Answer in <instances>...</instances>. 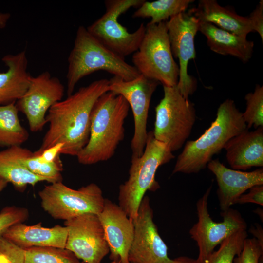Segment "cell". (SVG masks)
Instances as JSON below:
<instances>
[{
  "label": "cell",
  "instance_id": "f546056e",
  "mask_svg": "<svg viewBox=\"0 0 263 263\" xmlns=\"http://www.w3.org/2000/svg\"><path fill=\"white\" fill-rule=\"evenodd\" d=\"M28 216V210L24 207L11 206L2 209L0 212V238L9 227L23 223Z\"/></svg>",
  "mask_w": 263,
  "mask_h": 263
},
{
  "label": "cell",
  "instance_id": "836d02e7",
  "mask_svg": "<svg viewBox=\"0 0 263 263\" xmlns=\"http://www.w3.org/2000/svg\"><path fill=\"white\" fill-rule=\"evenodd\" d=\"M253 31L258 32L263 43V1H260L254 10L248 17Z\"/></svg>",
  "mask_w": 263,
  "mask_h": 263
},
{
  "label": "cell",
  "instance_id": "d6a6232c",
  "mask_svg": "<svg viewBox=\"0 0 263 263\" xmlns=\"http://www.w3.org/2000/svg\"><path fill=\"white\" fill-rule=\"evenodd\" d=\"M246 194L241 195L236 204L254 203L263 206V185L254 186L249 189Z\"/></svg>",
  "mask_w": 263,
  "mask_h": 263
},
{
  "label": "cell",
  "instance_id": "8d00e7d4",
  "mask_svg": "<svg viewBox=\"0 0 263 263\" xmlns=\"http://www.w3.org/2000/svg\"><path fill=\"white\" fill-rule=\"evenodd\" d=\"M10 17L11 15L9 13L0 12V29L6 27Z\"/></svg>",
  "mask_w": 263,
  "mask_h": 263
},
{
  "label": "cell",
  "instance_id": "5bb4252c",
  "mask_svg": "<svg viewBox=\"0 0 263 263\" xmlns=\"http://www.w3.org/2000/svg\"><path fill=\"white\" fill-rule=\"evenodd\" d=\"M133 224L134 236L128 254L130 263H174L153 221L148 196L142 200Z\"/></svg>",
  "mask_w": 263,
  "mask_h": 263
},
{
  "label": "cell",
  "instance_id": "44dd1931",
  "mask_svg": "<svg viewBox=\"0 0 263 263\" xmlns=\"http://www.w3.org/2000/svg\"><path fill=\"white\" fill-rule=\"evenodd\" d=\"M189 12L200 21L212 23L240 36L246 37L253 31L248 17L240 16L233 10L221 6L215 0H200L197 7Z\"/></svg>",
  "mask_w": 263,
  "mask_h": 263
},
{
  "label": "cell",
  "instance_id": "83f0119b",
  "mask_svg": "<svg viewBox=\"0 0 263 263\" xmlns=\"http://www.w3.org/2000/svg\"><path fill=\"white\" fill-rule=\"evenodd\" d=\"M246 238V230L232 234L220 244L218 250L214 251L205 263H233L234 258L241 252Z\"/></svg>",
  "mask_w": 263,
  "mask_h": 263
},
{
  "label": "cell",
  "instance_id": "2e32d148",
  "mask_svg": "<svg viewBox=\"0 0 263 263\" xmlns=\"http://www.w3.org/2000/svg\"><path fill=\"white\" fill-rule=\"evenodd\" d=\"M108 244L111 261L130 263L129 250L134 236L133 221L117 204L106 199L98 215Z\"/></svg>",
  "mask_w": 263,
  "mask_h": 263
},
{
  "label": "cell",
  "instance_id": "8fae6325",
  "mask_svg": "<svg viewBox=\"0 0 263 263\" xmlns=\"http://www.w3.org/2000/svg\"><path fill=\"white\" fill-rule=\"evenodd\" d=\"M109 81V91L121 95L132 108L134 124V134L131 143L132 158L139 157L142 155L145 148L151 98L159 82L141 75L129 81L116 76Z\"/></svg>",
  "mask_w": 263,
  "mask_h": 263
},
{
  "label": "cell",
  "instance_id": "30bf717a",
  "mask_svg": "<svg viewBox=\"0 0 263 263\" xmlns=\"http://www.w3.org/2000/svg\"><path fill=\"white\" fill-rule=\"evenodd\" d=\"M210 186L196 203L198 221L189 230L191 238L197 243L199 253L196 260L205 263L214 248L232 234L246 230L247 224L241 213L230 208L221 212L223 221L212 220L207 208L208 199L211 190Z\"/></svg>",
  "mask_w": 263,
  "mask_h": 263
},
{
  "label": "cell",
  "instance_id": "d4e9b609",
  "mask_svg": "<svg viewBox=\"0 0 263 263\" xmlns=\"http://www.w3.org/2000/svg\"><path fill=\"white\" fill-rule=\"evenodd\" d=\"M194 1L192 0H158L151 2L145 0L134 12L132 17L150 18L151 19L148 24H158L185 12L189 4Z\"/></svg>",
  "mask_w": 263,
  "mask_h": 263
},
{
  "label": "cell",
  "instance_id": "6da1fadb",
  "mask_svg": "<svg viewBox=\"0 0 263 263\" xmlns=\"http://www.w3.org/2000/svg\"><path fill=\"white\" fill-rule=\"evenodd\" d=\"M109 84L106 79L95 80L52 106L46 116L49 129L34 154L38 155L56 144L63 143L61 154L76 156L89 141L94 105L109 91Z\"/></svg>",
  "mask_w": 263,
  "mask_h": 263
},
{
  "label": "cell",
  "instance_id": "ffe728a7",
  "mask_svg": "<svg viewBox=\"0 0 263 263\" xmlns=\"http://www.w3.org/2000/svg\"><path fill=\"white\" fill-rule=\"evenodd\" d=\"M1 60L7 70L0 73V106L16 103L26 92L32 77L25 51L6 55Z\"/></svg>",
  "mask_w": 263,
  "mask_h": 263
},
{
  "label": "cell",
  "instance_id": "3957f363",
  "mask_svg": "<svg viewBox=\"0 0 263 263\" xmlns=\"http://www.w3.org/2000/svg\"><path fill=\"white\" fill-rule=\"evenodd\" d=\"M246 129L242 113L234 101L225 100L219 106L215 120L204 133L197 139L186 142L172 174L199 172L206 168L213 156L219 153L231 138Z\"/></svg>",
  "mask_w": 263,
  "mask_h": 263
},
{
  "label": "cell",
  "instance_id": "7a4b0ae2",
  "mask_svg": "<svg viewBox=\"0 0 263 263\" xmlns=\"http://www.w3.org/2000/svg\"><path fill=\"white\" fill-rule=\"evenodd\" d=\"M129 109L126 100L112 91L97 99L92 111L89 141L76 156L80 164H94L114 155L124 138V123Z\"/></svg>",
  "mask_w": 263,
  "mask_h": 263
},
{
  "label": "cell",
  "instance_id": "1f68e13d",
  "mask_svg": "<svg viewBox=\"0 0 263 263\" xmlns=\"http://www.w3.org/2000/svg\"><path fill=\"white\" fill-rule=\"evenodd\" d=\"M0 263H25V249L1 237Z\"/></svg>",
  "mask_w": 263,
  "mask_h": 263
},
{
  "label": "cell",
  "instance_id": "603a6c76",
  "mask_svg": "<svg viewBox=\"0 0 263 263\" xmlns=\"http://www.w3.org/2000/svg\"><path fill=\"white\" fill-rule=\"evenodd\" d=\"M19 146L0 151V177L11 183L17 190L21 192L24 191L28 185L34 187L40 182L49 183L48 179L34 174L20 163Z\"/></svg>",
  "mask_w": 263,
  "mask_h": 263
},
{
  "label": "cell",
  "instance_id": "7402d4cb",
  "mask_svg": "<svg viewBox=\"0 0 263 263\" xmlns=\"http://www.w3.org/2000/svg\"><path fill=\"white\" fill-rule=\"evenodd\" d=\"M198 31L206 37L210 50L217 54L235 56L244 63L248 61L252 56L254 42L248 40L246 37L203 21L199 22Z\"/></svg>",
  "mask_w": 263,
  "mask_h": 263
},
{
  "label": "cell",
  "instance_id": "4dcf8cb0",
  "mask_svg": "<svg viewBox=\"0 0 263 263\" xmlns=\"http://www.w3.org/2000/svg\"><path fill=\"white\" fill-rule=\"evenodd\" d=\"M263 253V245L254 237L246 238L241 252L234 258L233 263H260Z\"/></svg>",
  "mask_w": 263,
  "mask_h": 263
},
{
  "label": "cell",
  "instance_id": "9c48e42d",
  "mask_svg": "<svg viewBox=\"0 0 263 263\" xmlns=\"http://www.w3.org/2000/svg\"><path fill=\"white\" fill-rule=\"evenodd\" d=\"M144 0H107L105 13L87 29L100 43L116 55L125 58L139 48L146 31L141 23L130 33L118 21V17L132 7H139Z\"/></svg>",
  "mask_w": 263,
  "mask_h": 263
},
{
  "label": "cell",
  "instance_id": "74e56055",
  "mask_svg": "<svg viewBox=\"0 0 263 263\" xmlns=\"http://www.w3.org/2000/svg\"><path fill=\"white\" fill-rule=\"evenodd\" d=\"M174 263H199L196 259L187 256H181L173 259Z\"/></svg>",
  "mask_w": 263,
  "mask_h": 263
},
{
  "label": "cell",
  "instance_id": "8992f818",
  "mask_svg": "<svg viewBox=\"0 0 263 263\" xmlns=\"http://www.w3.org/2000/svg\"><path fill=\"white\" fill-rule=\"evenodd\" d=\"M132 61L140 75L163 86L177 85L179 68L171 52L166 21L146 25L144 36L132 55Z\"/></svg>",
  "mask_w": 263,
  "mask_h": 263
},
{
  "label": "cell",
  "instance_id": "f35d334b",
  "mask_svg": "<svg viewBox=\"0 0 263 263\" xmlns=\"http://www.w3.org/2000/svg\"><path fill=\"white\" fill-rule=\"evenodd\" d=\"M8 182L0 177V193L7 186Z\"/></svg>",
  "mask_w": 263,
  "mask_h": 263
},
{
  "label": "cell",
  "instance_id": "f1b7e54d",
  "mask_svg": "<svg viewBox=\"0 0 263 263\" xmlns=\"http://www.w3.org/2000/svg\"><path fill=\"white\" fill-rule=\"evenodd\" d=\"M246 107L242 113L247 128L263 127V86L257 84L253 92L245 96Z\"/></svg>",
  "mask_w": 263,
  "mask_h": 263
},
{
  "label": "cell",
  "instance_id": "52a82bcc",
  "mask_svg": "<svg viewBox=\"0 0 263 263\" xmlns=\"http://www.w3.org/2000/svg\"><path fill=\"white\" fill-rule=\"evenodd\" d=\"M164 97L155 107L154 138L171 152L181 149L189 137L196 114L194 104L185 98L176 86H163Z\"/></svg>",
  "mask_w": 263,
  "mask_h": 263
},
{
  "label": "cell",
  "instance_id": "484cf974",
  "mask_svg": "<svg viewBox=\"0 0 263 263\" xmlns=\"http://www.w3.org/2000/svg\"><path fill=\"white\" fill-rule=\"evenodd\" d=\"M18 152L20 163L30 172L47 178L50 184L62 182L63 164L60 156L48 163L42 161L33 152L21 146L18 147Z\"/></svg>",
  "mask_w": 263,
  "mask_h": 263
},
{
  "label": "cell",
  "instance_id": "5b68a950",
  "mask_svg": "<svg viewBox=\"0 0 263 263\" xmlns=\"http://www.w3.org/2000/svg\"><path fill=\"white\" fill-rule=\"evenodd\" d=\"M174 158L172 152L164 143L157 140L153 131L148 132L142 155L132 158L128 180L120 185L118 205L133 221L146 192L160 187L155 180L158 168Z\"/></svg>",
  "mask_w": 263,
  "mask_h": 263
},
{
  "label": "cell",
  "instance_id": "9a60e30c",
  "mask_svg": "<svg viewBox=\"0 0 263 263\" xmlns=\"http://www.w3.org/2000/svg\"><path fill=\"white\" fill-rule=\"evenodd\" d=\"M66 249L85 263H101L110 252L98 215L87 213L65 221Z\"/></svg>",
  "mask_w": 263,
  "mask_h": 263
},
{
  "label": "cell",
  "instance_id": "e0dca14e",
  "mask_svg": "<svg viewBox=\"0 0 263 263\" xmlns=\"http://www.w3.org/2000/svg\"><path fill=\"white\" fill-rule=\"evenodd\" d=\"M215 176L218 188L217 193L220 209L225 211L236 204V200L251 187L263 185V169L245 172L225 167L219 159L211 160L207 165Z\"/></svg>",
  "mask_w": 263,
  "mask_h": 263
},
{
  "label": "cell",
  "instance_id": "ab89813d",
  "mask_svg": "<svg viewBox=\"0 0 263 263\" xmlns=\"http://www.w3.org/2000/svg\"><path fill=\"white\" fill-rule=\"evenodd\" d=\"M110 263H119L117 261H111Z\"/></svg>",
  "mask_w": 263,
  "mask_h": 263
},
{
  "label": "cell",
  "instance_id": "4316f807",
  "mask_svg": "<svg viewBox=\"0 0 263 263\" xmlns=\"http://www.w3.org/2000/svg\"><path fill=\"white\" fill-rule=\"evenodd\" d=\"M25 263H80L71 251L63 248L32 247L25 249Z\"/></svg>",
  "mask_w": 263,
  "mask_h": 263
},
{
  "label": "cell",
  "instance_id": "d590c367",
  "mask_svg": "<svg viewBox=\"0 0 263 263\" xmlns=\"http://www.w3.org/2000/svg\"><path fill=\"white\" fill-rule=\"evenodd\" d=\"M251 232L253 234L254 238H256L260 243L263 245V229L260 225L257 224L255 227H252L251 229Z\"/></svg>",
  "mask_w": 263,
  "mask_h": 263
},
{
  "label": "cell",
  "instance_id": "e575fe53",
  "mask_svg": "<svg viewBox=\"0 0 263 263\" xmlns=\"http://www.w3.org/2000/svg\"><path fill=\"white\" fill-rule=\"evenodd\" d=\"M63 147V143H58L44 150L36 156L42 161L48 163L53 162L60 156Z\"/></svg>",
  "mask_w": 263,
  "mask_h": 263
},
{
  "label": "cell",
  "instance_id": "4fadbf2b",
  "mask_svg": "<svg viewBox=\"0 0 263 263\" xmlns=\"http://www.w3.org/2000/svg\"><path fill=\"white\" fill-rule=\"evenodd\" d=\"M65 88L61 81L48 71L32 76L29 86L15 105L26 116L32 132L41 131L47 123L46 113L56 103L62 100Z\"/></svg>",
  "mask_w": 263,
  "mask_h": 263
},
{
  "label": "cell",
  "instance_id": "cb8c5ba5",
  "mask_svg": "<svg viewBox=\"0 0 263 263\" xmlns=\"http://www.w3.org/2000/svg\"><path fill=\"white\" fill-rule=\"evenodd\" d=\"M15 103L0 106V147L21 146L29 138L27 130L20 124Z\"/></svg>",
  "mask_w": 263,
  "mask_h": 263
},
{
  "label": "cell",
  "instance_id": "7c38bea8",
  "mask_svg": "<svg viewBox=\"0 0 263 263\" xmlns=\"http://www.w3.org/2000/svg\"><path fill=\"white\" fill-rule=\"evenodd\" d=\"M167 22L172 55L179 60V75L176 85L187 99L196 89V81L188 73L189 60L196 57L194 38L199 30V20L189 12L180 13Z\"/></svg>",
  "mask_w": 263,
  "mask_h": 263
},
{
  "label": "cell",
  "instance_id": "277c9868",
  "mask_svg": "<svg viewBox=\"0 0 263 263\" xmlns=\"http://www.w3.org/2000/svg\"><path fill=\"white\" fill-rule=\"evenodd\" d=\"M103 70L125 81L140 74L123 58L104 46L83 26L78 27L74 44L68 58L67 94L74 93L75 85L84 77Z\"/></svg>",
  "mask_w": 263,
  "mask_h": 263
},
{
  "label": "cell",
  "instance_id": "d6986e66",
  "mask_svg": "<svg viewBox=\"0 0 263 263\" xmlns=\"http://www.w3.org/2000/svg\"><path fill=\"white\" fill-rule=\"evenodd\" d=\"M2 237L25 249L46 246L65 248L67 229L58 225L48 228L43 227L41 222L31 225L20 223L9 227Z\"/></svg>",
  "mask_w": 263,
  "mask_h": 263
},
{
  "label": "cell",
  "instance_id": "ac0fdd59",
  "mask_svg": "<svg viewBox=\"0 0 263 263\" xmlns=\"http://www.w3.org/2000/svg\"><path fill=\"white\" fill-rule=\"evenodd\" d=\"M229 166L233 169L246 170L263 167V127L246 129L231 138L224 148Z\"/></svg>",
  "mask_w": 263,
  "mask_h": 263
},
{
  "label": "cell",
  "instance_id": "ba28073f",
  "mask_svg": "<svg viewBox=\"0 0 263 263\" xmlns=\"http://www.w3.org/2000/svg\"><path fill=\"white\" fill-rule=\"evenodd\" d=\"M43 210L55 219L65 221L87 213L98 215L102 210L105 198L100 188L91 183L78 189L62 182L45 185L38 192Z\"/></svg>",
  "mask_w": 263,
  "mask_h": 263
}]
</instances>
